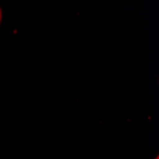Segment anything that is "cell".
Listing matches in <instances>:
<instances>
[{"label":"cell","mask_w":159,"mask_h":159,"mask_svg":"<svg viewBox=\"0 0 159 159\" xmlns=\"http://www.w3.org/2000/svg\"><path fill=\"white\" fill-rule=\"evenodd\" d=\"M155 159H158V156H156V158Z\"/></svg>","instance_id":"obj_2"},{"label":"cell","mask_w":159,"mask_h":159,"mask_svg":"<svg viewBox=\"0 0 159 159\" xmlns=\"http://www.w3.org/2000/svg\"><path fill=\"white\" fill-rule=\"evenodd\" d=\"M2 20V11H1V8H0V23H1Z\"/></svg>","instance_id":"obj_1"}]
</instances>
